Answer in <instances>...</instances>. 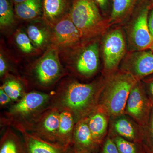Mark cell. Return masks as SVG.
Listing matches in <instances>:
<instances>
[{
  "label": "cell",
  "mask_w": 153,
  "mask_h": 153,
  "mask_svg": "<svg viewBox=\"0 0 153 153\" xmlns=\"http://www.w3.org/2000/svg\"><path fill=\"white\" fill-rule=\"evenodd\" d=\"M71 146L76 149L97 153L100 147L94 139L86 117L78 120L74 126Z\"/></svg>",
  "instance_id": "2e32d148"
},
{
  "label": "cell",
  "mask_w": 153,
  "mask_h": 153,
  "mask_svg": "<svg viewBox=\"0 0 153 153\" xmlns=\"http://www.w3.org/2000/svg\"><path fill=\"white\" fill-rule=\"evenodd\" d=\"M22 136L24 153H68V148L57 143H52L42 139L25 130L22 126H12Z\"/></svg>",
  "instance_id": "5bb4252c"
},
{
  "label": "cell",
  "mask_w": 153,
  "mask_h": 153,
  "mask_svg": "<svg viewBox=\"0 0 153 153\" xmlns=\"http://www.w3.org/2000/svg\"><path fill=\"white\" fill-rule=\"evenodd\" d=\"M15 41L19 49L24 53L30 54L36 50L28 35L23 31L19 30L17 31L15 35Z\"/></svg>",
  "instance_id": "4316f807"
},
{
  "label": "cell",
  "mask_w": 153,
  "mask_h": 153,
  "mask_svg": "<svg viewBox=\"0 0 153 153\" xmlns=\"http://www.w3.org/2000/svg\"><path fill=\"white\" fill-rule=\"evenodd\" d=\"M148 25L150 33L153 38V10L151 12L149 19H148Z\"/></svg>",
  "instance_id": "1f68e13d"
},
{
  "label": "cell",
  "mask_w": 153,
  "mask_h": 153,
  "mask_svg": "<svg viewBox=\"0 0 153 153\" xmlns=\"http://www.w3.org/2000/svg\"><path fill=\"white\" fill-rule=\"evenodd\" d=\"M27 34L35 47H44L48 42V35L47 32L36 25H31L27 28Z\"/></svg>",
  "instance_id": "cb8c5ba5"
},
{
  "label": "cell",
  "mask_w": 153,
  "mask_h": 153,
  "mask_svg": "<svg viewBox=\"0 0 153 153\" xmlns=\"http://www.w3.org/2000/svg\"><path fill=\"white\" fill-rule=\"evenodd\" d=\"M126 43L122 30L116 28L108 32L102 41V51L105 75L118 70L126 52Z\"/></svg>",
  "instance_id": "ba28073f"
},
{
  "label": "cell",
  "mask_w": 153,
  "mask_h": 153,
  "mask_svg": "<svg viewBox=\"0 0 153 153\" xmlns=\"http://www.w3.org/2000/svg\"><path fill=\"white\" fill-rule=\"evenodd\" d=\"M104 78L81 83L66 78L52 94L49 107L71 113L75 122L87 117L97 106L104 86Z\"/></svg>",
  "instance_id": "6da1fadb"
},
{
  "label": "cell",
  "mask_w": 153,
  "mask_h": 153,
  "mask_svg": "<svg viewBox=\"0 0 153 153\" xmlns=\"http://www.w3.org/2000/svg\"><path fill=\"white\" fill-rule=\"evenodd\" d=\"M68 153H91L86 151L76 149L71 146L68 148Z\"/></svg>",
  "instance_id": "d6a6232c"
},
{
  "label": "cell",
  "mask_w": 153,
  "mask_h": 153,
  "mask_svg": "<svg viewBox=\"0 0 153 153\" xmlns=\"http://www.w3.org/2000/svg\"><path fill=\"white\" fill-rule=\"evenodd\" d=\"M101 147V153H120L114 141L108 135L107 136Z\"/></svg>",
  "instance_id": "83f0119b"
},
{
  "label": "cell",
  "mask_w": 153,
  "mask_h": 153,
  "mask_svg": "<svg viewBox=\"0 0 153 153\" xmlns=\"http://www.w3.org/2000/svg\"><path fill=\"white\" fill-rule=\"evenodd\" d=\"M150 47L151 49H152V50H153V41L152 42V45H151V46Z\"/></svg>",
  "instance_id": "d590c367"
},
{
  "label": "cell",
  "mask_w": 153,
  "mask_h": 153,
  "mask_svg": "<svg viewBox=\"0 0 153 153\" xmlns=\"http://www.w3.org/2000/svg\"><path fill=\"white\" fill-rule=\"evenodd\" d=\"M82 45L73 49H67L73 51L72 57L66 62L69 69L79 76L89 78L97 72L99 66V45L97 41Z\"/></svg>",
  "instance_id": "8992f818"
},
{
  "label": "cell",
  "mask_w": 153,
  "mask_h": 153,
  "mask_svg": "<svg viewBox=\"0 0 153 153\" xmlns=\"http://www.w3.org/2000/svg\"><path fill=\"white\" fill-rule=\"evenodd\" d=\"M142 144L146 153H153V105L148 123L144 128Z\"/></svg>",
  "instance_id": "484cf974"
},
{
  "label": "cell",
  "mask_w": 153,
  "mask_h": 153,
  "mask_svg": "<svg viewBox=\"0 0 153 153\" xmlns=\"http://www.w3.org/2000/svg\"><path fill=\"white\" fill-rule=\"evenodd\" d=\"M3 85H1L6 93L11 98L13 102L18 101L27 91L19 79L13 76L6 75Z\"/></svg>",
  "instance_id": "44dd1931"
},
{
  "label": "cell",
  "mask_w": 153,
  "mask_h": 153,
  "mask_svg": "<svg viewBox=\"0 0 153 153\" xmlns=\"http://www.w3.org/2000/svg\"><path fill=\"white\" fill-rule=\"evenodd\" d=\"M14 11L22 20H34L43 14V0H26L15 4Z\"/></svg>",
  "instance_id": "d6986e66"
},
{
  "label": "cell",
  "mask_w": 153,
  "mask_h": 153,
  "mask_svg": "<svg viewBox=\"0 0 153 153\" xmlns=\"http://www.w3.org/2000/svg\"><path fill=\"white\" fill-rule=\"evenodd\" d=\"M86 118L94 139L101 147L108 134L111 118L109 112L104 107L98 104Z\"/></svg>",
  "instance_id": "9a60e30c"
},
{
  "label": "cell",
  "mask_w": 153,
  "mask_h": 153,
  "mask_svg": "<svg viewBox=\"0 0 153 153\" xmlns=\"http://www.w3.org/2000/svg\"><path fill=\"white\" fill-rule=\"evenodd\" d=\"M75 122L71 113L66 111H60V122L57 136V143L68 148L72 143Z\"/></svg>",
  "instance_id": "ac0fdd59"
},
{
  "label": "cell",
  "mask_w": 153,
  "mask_h": 153,
  "mask_svg": "<svg viewBox=\"0 0 153 153\" xmlns=\"http://www.w3.org/2000/svg\"><path fill=\"white\" fill-rule=\"evenodd\" d=\"M50 39L53 44L63 50L73 49L86 41L71 21L69 13L52 27Z\"/></svg>",
  "instance_id": "30bf717a"
},
{
  "label": "cell",
  "mask_w": 153,
  "mask_h": 153,
  "mask_svg": "<svg viewBox=\"0 0 153 153\" xmlns=\"http://www.w3.org/2000/svg\"><path fill=\"white\" fill-rule=\"evenodd\" d=\"M8 66L5 59L4 58L3 55L1 53L0 55V76L1 78L7 75V71Z\"/></svg>",
  "instance_id": "4dcf8cb0"
},
{
  "label": "cell",
  "mask_w": 153,
  "mask_h": 153,
  "mask_svg": "<svg viewBox=\"0 0 153 153\" xmlns=\"http://www.w3.org/2000/svg\"><path fill=\"white\" fill-rule=\"evenodd\" d=\"M69 0H43L42 18L45 23L53 27L66 14Z\"/></svg>",
  "instance_id": "e0dca14e"
},
{
  "label": "cell",
  "mask_w": 153,
  "mask_h": 153,
  "mask_svg": "<svg viewBox=\"0 0 153 153\" xmlns=\"http://www.w3.org/2000/svg\"><path fill=\"white\" fill-rule=\"evenodd\" d=\"M93 1L101 8L104 9L106 7L107 0H93Z\"/></svg>",
  "instance_id": "836d02e7"
},
{
  "label": "cell",
  "mask_w": 153,
  "mask_h": 153,
  "mask_svg": "<svg viewBox=\"0 0 153 153\" xmlns=\"http://www.w3.org/2000/svg\"><path fill=\"white\" fill-rule=\"evenodd\" d=\"M68 13L86 41L103 34L107 27L93 0H72Z\"/></svg>",
  "instance_id": "277c9868"
},
{
  "label": "cell",
  "mask_w": 153,
  "mask_h": 153,
  "mask_svg": "<svg viewBox=\"0 0 153 153\" xmlns=\"http://www.w3.org/2000/svg\"><path fill=\"white\" fill-rule=\"evenodd\" d=\"M59 51L56 45L49 46L32 67L31 74L38 87L49 89L65 74L59 59Z\"/></svg>",
  "instance_id": "5b68a950"
},
{
  "label": "cell",
  "mask_w": 153,
  "mask_h": 153,
  "mask_svg": "<svg viewBox=\"0 0 153 153\" xmlns=\"http://www.w3.org/2000/svg\"><path fill=\"white\" fill-rule=\"evenodd\" d=\"M134 0H113L111 22H121L131 8Z\"/></svg>",
  "instance_id": "603a6c76"
},
{
  "label": "cell",
  "mask_w": 153,
  "mask_h": 153,
  "mask_svg": "<svg viewBox=\"0 0 153 153\" xmlns=\"http://www.w3.org/2000/svg\"><path fill=\"white\" fill-rule=\"evenodd\" d=\"M141 81L143 82L148 96L153 104V76L145 77Z\"/></svg>",
  "instance_id": "f1b7e54d"
},
{
  "label": "cell",
  "mask_w": 153,
  "mask_h": 153,
  "mask_svg": "<svg viewBox=\"0 0 153 153\" xmlns=\"http://www.w3.org/2000/svg\"><path fill=\"white\" fill-rule=\"evenodd\" d=\"M13 102L9 96L2 88H0V105L1 107H5Z\"/></svg>",
  "instance_id": "f546056e"
},
{
  "label": "cell",
  "mask_w": 153,
  "mask_h": 153,
  "mask_svg": "<svg viewBox=\"0 0 153 153\" xmlns=\"http://www.w3.org/2000/svg\"><path fill=\"white\" fill-rule=\"evenodd\" d=\"M120 69L141 80L153 74V54L142 51L130 53L124 59Z\"/></svg>",
  "instance_id": "7c38bea8"
},
{
  "label": "cell",
  "mask_w": 153,
  "mask_h": 153,
  "mask_svg": "<svg viewBox=\"0 0 153 153\" xmlns=\"http://www.w3.org/2000/svg\"><path fill=\"white\" fill-rule=\"evenodd\" d=\"M137 81L131 74L120 69L105 75L98 104L107 110L111 118L124 114L131 91Z\"/></svg>",
  "instance_id": "7a4b0ae2"
},
{
  "label": "cell",
  "mask_w": 153,
  "mask_h": 153,
  "mask_svg": "<svg viewBox=\"0 0 153 153\" xmlns=\"http://www.w3.org/2000/svg\"><path fill=\"white\" fill-rule=\"evenodd\" d=\"M108 135L119 136L130 141L142 144L144 128L132 118L123 114L111 118Z\"/></svg>",
  "instance_id": "4fadbf2b"
},
{
  "label": "cell",
  "mask_w": 153,
  "mask_h": 153,
  "mask_svg": "<svg viewBox=\"0 0 153 153\" xmlns=\"http://www.w3.org/2000/svg\"><path fill=\"white\" fill-rule=\"evenodd\" d=\"M25 1H26V0H12V1L15 4H16L23 2Z\"/></svg>",
  "instance_id": "e575fe53"
},
{
  "label": "cell",
  "mask_w": 153,
  "mask_h": 153,
  "mask_svg": "<svg viewBox=\"0 0 153 153\" xmlns=\"http://www.w3.org/2000/svg\"><path fill=\"white\" fill-rule=\"evenodd\" d=\"M15 20L14 13L9 0H0V25L1 27L10 26Z\"/></svg>",
  "instance_id": "d4e9b609"
},
{
  "label": "cell",
  "mask_w": 153,
  "mask_h": 153,
  "mask_svg": "<svg viewBox=\"0 0 153 153\" xmlns=\"http://www.w3.org/2000/svg\"><path fill=\"white\" fill-rule=\"evenodd\" d=\"M153 105L143 82L139 80L131 91L124 114L132 118L144 128L149 118Z\"/></svg>",
  "instance_id": "9c48e42d"
},
{
  "label": "cell",
  "mask_w": 153,
  "mask_h": 153,
  "mask_svg": "<svg viewBox=\"0 0 153 153\" xmlns=\"http://www.w3.org/2000/svg\"><path fill=\"white\" fill-rule=\"evenodd\" d=\"M52 96V94L36 91L26 92L9 107L1 123L7 126L30 121L49 107Z\"/></svg>",
  "instance_id": "3957f363"
},
{
  "label": "cell",
  "mask_w": 153,
  "mask_h": 153,
  "mask_svg": "<svg viewBox=\"0 0 153 153\" xmlns=\"http://www.w3.org/2000/svg\"><path fill=\"white\" fill-rule=\"evenodd\" d=\"M0 153H24L22 139L7 126L0 140Z\"/></svg>",
  "instance_id": "ffe728a7"
},
{
  "label": "cell",
  "mask_w": 153,
  "mask_h": 153,
  "mask_svg": "<svg viewBox=\"0 0 153 153\" xmlns=\"http://www.w3.org/2000/svg\"><path fill=\"white\" fill-rule=\"evenodd\" d=\"M117 145L120 153H146L142 144L130 141L117 135H109Z\"/></svg>",
  "instance_id": "7402d4cb"
},
{
  "label": "cell",
  "mask_w": 153,
  "mask_h": 153,
  "mask_svg": "<svg viewBox=\"0 0 153 153\" xmlns=\"http://www.w3.org/2000/svg\"><path fill=\"white\" fill-rule=\"evenodd\" d=\"M128 39L132 49L143 51L150 47L153 41L148 25V9L139 12L128 27Z\"/></svg>",
  "instance_id": "8fae6325"
},
{
  "label": "cell",
  "mask_w": 153,
  "mask_h": 153,
  "mask_svg": "<svg viewBox=\"0 0 153 153\" xmlns=\"http://www.w3.org/2000/svg\"></svg>",
  "instance_id": "8d00e7d4"
},
{
  "label": "cell",
  "mask_w": 153,
  "mask_h": 153,
  "mask_svg": "<svg viewBox=\"0 0 153 153\" xmlns=\"http://www.w3.org/2000/svg\"><path fill=\"white\" fill-rule=\"evenodd\" d=\"M59 122L60 111L56 108L49 107L30 121L22 124H16L22 126L27 131L42 139L57 143Z\"/></svg>",
  "instance_id": "52a82bcc"
}]
</instances>
